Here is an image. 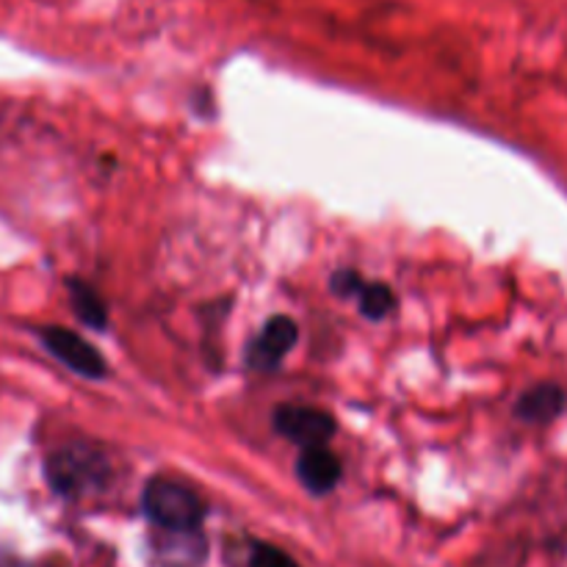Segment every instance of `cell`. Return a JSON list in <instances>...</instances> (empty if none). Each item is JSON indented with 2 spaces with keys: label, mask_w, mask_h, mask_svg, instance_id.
Returning <instances> with one entry per match:
<instances>
[{
  "label": "cell",
  "mask_w": 567,
  "mask_h": 567,
  "mask_svg": "<svg viewBox=\"0 0 567 567\" xmlns=\"http://www.w3.org/2000/svg\"><path fill=\"white\" fill-rule=\"evenodd\" d=\"M343 476V465L330 446H308L299 452L297 460V480L313 496H327L338 487Z\"/></svg>",
  "instance_id": "6"
},
{
  "label": "cell",
  "mask_w": 567,
  "mask_h": 567,
  "mask_svg": "<svg viewBox=\"0 0 567 567\" xmlns=\"http://www.w3.org/2000/svg\"><path fill=\"white\" fill-rule=\"evenodd\" d=\"M111 476L109 454L97 443H66L44 463V480L59 496L78 498L105 487Z\"/></svg>",
  "instance_id": "1"
},
{
  "label": "cell",
  "mask_w": 567,
  "mask_h": 567,
  "mask_svg": "<svg viewBox=\"0 0 567 567\" xmlns=\"http://www.w3.org/2000/svg\"><path fill=\"white\" fill-rule=\"evenodd\" d=\"M299 341V327L291 316H271L266 324L260 327L258 336L247 343V354L244 363L255 374H271L286 363L291 349Z\"/></svg>",
  "instance_id": "5"
},
{
  "label": "cell",
  "mask_w": 567,
  "mask_h": 567,
  "mask_svg": "<svg viewBox=\"0 0 567 567\" xmlns=\"http://www.w3.org/2000/svg\"><path fill=\"white\" fill-rule=\"evenodd\" d=\"M354 299H358V308L363 313V319L369 321L388 319L393 313V308H396V297H393V291L385 282L365 280V286L360 288V293Z\"/></svg>",
  "instance_id": "10"
},
{
  "label": "cell",
  "mask_w": 567,
  "mask_h": 567,
  "mask_svg": "<svg viewBox=\"0 0 567 567\" xmlns=\"http://www.w3.org/2000/svg\"><path fill=\"white\" fill-rule=\"evenodd\" d=\"M271 426L277 435L297 443L299 449L330 446L338 432L336 419L327 410L310 408V404H280L271 415Z\"/></svg>",
  "instance_id": "4"
},
{
  "label": "cell",
  "mask_w": 567,
  "mask_h": 567,
  "mask_svg": "<svg viewBox=\"0 0 567 567\" xmlns=\"http://www.w3.org/2000/svg\"><path fill=\"white\" fill-rule=\"evenodd\" d=\"M142 509L150 524L164 532H199L205 520V502L199 493L166 476H155L144 485Z\"/></svg>",
  "instance_id": "2"
},
{
  "label": "cell",
  "mask_w": 567,
  "mask_h": 567,
  "mask_svg": "<svg viewBox=\"0 0 567 567\" xmlns=\"http://www.w3.org/2000/svg\"><path fill=\"white\" fill-rule=\"evenodd\" d=\"M327 286H330L332 297L354 299L360 293V288L365 286V277L360 275L358 269H349V266H343V269L332 271L330 280H327Z\"/></svg>",
  "instance_id": "11"
},
{
  "label": "cell",
  "mask_w": 567,
  "mask_h": 567,
  "mask_svg": "<svg viewBox=\"0 0 567 567\" xmlns=\"http://www.w3.org/2000/svg\"><path fill=\"white\" fill-rule=\"evenodd\" d=\"M155 540V551L161 559H166V565L172 567H192L199 563V557L205 554L203 540H199V532H164Z\"/></svg>",
  "instance_id": "9"
},
{
  "label": "cell",
  "mask_w": 567,
  "mask_h": 567,
  "mask_svg": "<svg viewBox=\"0 0 567 567\" xmlns=\"http://www.w3.org/2000/svg\"><path fill=\"white\" fill-rule=\"evenodd\" d=\"M66 293H70V305L75 310L78 321H83L89 330H105L109 327V305L100 297L97 288L89 286L81 277H70Z\"/></svg>",
  "instance_id": "8"
},
{
  "label": "cell",
  "mask_w": 567,
  "mask_h": 567,
  "mask_svg": "<svg viewBox=\"0 0 567 567\" xmlns=\"http://www.w3.org/2000/svg\"><path fill=\"white\" fill-rule=\"evenodd\" d=\"M249 567H299V565L293 563L286 551H280V548L258 543V546L252 548V554H249Z\"/></svg>",
  "instance_id": "12"
},
{
  "label": "cell",
  "mask_w": 567,
  "mask_h": 567,
  "mask_svg": "<svg viewBox=\"0 0 567 567\" xmlns=\"http://www.w3.org/2000/svg\"><path fill=\"white\" fill-rule=\"evenodd\" d=\"M567 408V393L557 382H537V385L526 388L515 402V415L524 424L546 426L557 421Z\"/></svg>",
  "instance_id": "7"
},
{
  "label": "cell",
  "mask_w": 567,
  "mask_h": 567,
  "mask_svg": "<svg viewBox=\"0 0 567 567\" xmlns=\"http://www.w3.org/2000/svg\"><path fill=\"white\" fill-rule=\"evenodd\" d=\"M37 336L42 341V347L48 349V354H53L72 374L83 377V380H105V374H109V363H105L103 354L86 338L78 336V332L50 324L39 327Z\"/></svg>",
  "instance_id": "3"
}]
</instances>
